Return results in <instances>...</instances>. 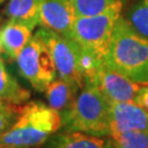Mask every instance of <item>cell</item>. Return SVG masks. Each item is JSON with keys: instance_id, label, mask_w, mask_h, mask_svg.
Segmentation results:
<instances>
[{"instance_id": "4", "label": "cell", "mask_w": 148, "mask_h": 148, "mask_svg": "<svg viewBox=\"0 0 148 148\" xmlns=\"http://www.w3.org/2000/svg\"><path fill=\"white\" fill-rule=\"evenodd\" d=\"M123 7L124 1H119L100 14L75 19L71 40L98 63H103L106 58L113 29L121 16Z\"/></svg>"}, {"instance_id": "2", "label": "cell", "mask_w": 148, "mask_h": 148, "mask_svg": "<svg viewBox=\"0 0 148 148\" xmlns=\"http://www.w3.org/2000/svg\"><path fill=\"white\" fill-rule=\"evenodd\" d=\"M62 126L60 114L42 101H31L19 106V113L0 136V146L34 148L46 143Z\"/></svg>"}, {"instance_id": "5", "label": "cell", "mask_w": 148, "mask_h": 148, "mask_svg": "<svg viewBox=\"0 0 148 148\" xmlns=\"http://www.w3.org/2000/svg\"><path fill=\"white\" fill-rule=\"evenodd\" d=\"M35 34L48 48L57 76L73 81L82 89L85 86V59L87 54L75 41L49 29L41 27Z\"/></svg>"}, {"instance_id": "18", "label": "cell", "mask_w": 148, "mask_h": 148, "mask_svg": "<svg viewBox=\"0 0 148 148\" xmlns=\"http://www.w3.org/2000/svg\"><path fill=\"white\" fill-rule=\"evenodd\" d=\"M18 113L19 106L16 104L0 101V136L12 125Z\"/></svg>"}, {"instance_id": "11", "label": "cell", "mask_w": 148, "mask_h": 148, "mask_svg": "<svg viewBox=\"0 0 148 148\" xmlns=\"http://www.w3.org/2000/svg\"><path fill=\"white\" fill-rule=\"evenodd\" d=\"M45 148H114V143L112 137L63 131L48 138Z\"/></svg>"}, {"instance_id": "19", "label": "cell", "mask_w": 148, "mask_h": 148, "mask_svg": "<svg viewBox=\"0 0 148 148\" xmlns=\"http://www.w3.org/2000/svg\"><path fill=\"white\" fill-rule=\"evenodd\" d=\"M134 101L148 112V85L140 86Z\"/></svg>"}, {"instance_id": "7", "label": "cell", "mask_w": 148, "mask_h": 148, "mask_svg": "<svg viewBox=\"0 0 148 148\" xmlns=\"http://www.w3.org/2000/svg\"><path fill=\"white\" fill-rule=\"evenodd\" d=\"M88 81V80H87ZM93 81L110 101H134L140 85L127 79L102 63L95 70Z\"/></svg>"}, {"instance_id": "3", "label": "cell", "mask_w": 148, "mask_h": 148, "mask_svg": "<svg viewBox=\"0 0 148 148\" xmlns=\"http://www.w3.org/2000/svg\"><path fill=\"white\" fill-rule=\"evenodd\" d=\"M65 132H81L111 137V106L110 100L93 81H86L73 106L60 114Z\"/></svg>"}, {"instance_id": "1", "label": "cell", "mask_w": 148, "mask_h": 148, "mask_svg": "<svg viewBox=\"0 0 148 148\" xmlns=\"http://www.w3.org/2000/svg\"><path fill=\"white\" fill-rule=\"evenodd\" d=\"M103 64L138 85H148V38L135 31L123 14L114 25Z\"/></svg>"}, {"instance_id": "16", "label": "cell", "mask_w": 148, "mask_h": 148, "mask_svg": "<svg viewBox=\"0 0 148 148\" xmlns=\"http://www.w3.org/2000/svg\"><path fill=\"white\" fill-rule=\"evenodd\" d=\"M119 1L125 0H69L76 18L100 14Z\"/></svg>"}, {"instance_id": "9", "label": "cell", "mask_w": 148, "mask_h": 148, "mask_svg": "<svg viewBox=\"0 0 148 148\" xmlns=\"http://www.w3.org/2000/svg\"><path fill=\"white\" fill-rule=\"evenodd\" d=\"M76 19L69 0H41L40 27L55 31L71 40V30Z\"/></svg>"}, {"instance_id": "13", "label": "cell", "mask_w": 148, "mask_h": 148, "mask_svg": "<svg viewBox=\"0 0 148 148\" xmlns=\"http://www.w3.org/2000/svg\"><path fill=\"white\" fill-rule=\"evenodd\" d=\"M41 0H9L3 13L8 20L23 22L33 27L40 25Z\"/></svg>"}, {"instance_id": "12", "label": "cell", "mask_w": 148, "mask_h": 148, "mask_svg": "<svg viewBox=\"0 0 148 148\" xmlns=\"http://www.w3.org/2000/svg\"><path fill=\"white\" fill-rule=\"evenodd\" d=\"M80 90L81 89L77 84L57 76L46 87L44 92L48 106L62 114L73 106Z\"/></svg>"}, {"instance_id": "15", "label": "cell", "mask_w": 148, "mask_h": 148, "mask_svg": "<svg viewBox=\"0 0 148 148\" xmlns=\"http://www.w3.org/2000/svg\"><path fill=\"white\" fill-rule=\"evenodd\" d=\"M123 16L137 33L148 38V0H134Z\"/></svg>"}, {"instance_id": "22", "label": "cell", "mask_w": 148, "mask_h": 148, "mask_svg": "<svg viewBox=\"0 0 148 148\" xmlns=\"http://www.w3.org/2000/svg\"><path fill=\"white\" fill-rule=\"evenodd\" d=\"M3 1H5V0H0V3H2V2H3Z\"/></svg>"}, {"instance_id": "21", "label": "cell", "mask_w": 148, "mask_h": 148, "mask_svg": "<svg viewBox=\"0 0 148 148\" xmlns=\"http://www.w3.org/2000/svg\"><path fill=\"white\" fill-rule=\"evenodd\" d=\"M1 52H2V49H1V44H0V57H1Z\"/></svg>"}, {"instance_id": "20", "label": "cell", "mask_w": 148, "mask_h": 148, "mask_svg": "<svg viewBox=\"0 0 148 148\" xmlns=\"http://www.w3.org/2000/svg\"><path fill=\"white\" fill-rule=\"evenodd\" d=\"M0 148H13V147H8V146H0Z\"/></svg>"}, {"instance_id": "8", "label": "cell", "mask_w": 148, "mask_h": 148, "mask_svg": "<svg viewBox=\"0 0 148 148\" xmlns=\"http://www.w3.org/2000/svg\"><path fill=\"white\" fill-rule=\"evenodd\" d=\"M111 136L123 132H148V112L135 101H110Z\"/></svg>"}, {"instance_id": "6", "label": "cell", "mask_w": 148, "mask_h": 148, "mask_svg": "<svg viewBox=\"0 0 148 148\" xmlns=\"http://www.w3.org/2000/svg\"><path fill=\"white\" fill-rule=\"evenodd\" d=\"M16 60L21 76L36 91L44 92L46 87L57 77L49 51L36 34H33Z\"/></svg>"}, {"instance_id": "17", "label": "cell", "mask_w": 148, "mask_h": 148, "mask_svg": "<svg viewBox=\"0 0 148 148\" xmlns=\"http://www.w3.org/2000/svg\"><path fill=\"white\" fill-rule=\"evenodd\" d=\"M111 137L114 143V148H148V132H123Z\"/></svg>"}, {"instance_id": "14", "label": "cell", "mask_w": 148, "mask_h": 148, "mask_svg": "<svg viewBox=\"0 0 148 148\" xmlns=\"http://www.w3.org/2000/svg\"><path fill=\"white\" fill-rule=\"evenodd\" d=\"M31 97V92L23 88L18 80L8 71L3 59L0 57V101L22 104Z\"/></svg>"}, {"instance_id": "10", "label": "cell", "mask_w": 148, "mask_h": 148, "mask_svg": "<svg viewBox=\"0 0 148 148\" xmlns=\"http://www.w3.org/2000/svg\"><path fill=\"white\" fill-rule=\"evenodd\" d=\"M35 27L23 22L8 20L0 29V44L2 52L12 60H16L33 36Z\"/></svg>"}]
</instances>
